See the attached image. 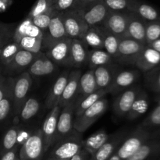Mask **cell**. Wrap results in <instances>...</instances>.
<instances>
[{"instance_id": "816d5d0a", "label": "cell", "mask_w": 160, "mask_h": 160, "mask_svg": "<svg viewBox=\"0 0 160 160\" xmlns=\"http://www.w3.org/2000/svg\"><path fill=\"white\" fill-rule=\"evenodd\" d=\"M89 156H90V155H89L84 148H82L79 152L77 153V154L75 155L74 156H73L70 160H87L88 159Z\"/></svg>"}, {"instance_id": "1f68e13d", "label": "cell", "mask_w": 160, "mask_h": 160, "mask_svg": "<svg viewBox=\"0 0 160 160\" xmlns=\"http://www.w3.org/2000/svg\"><path fill=\"white\" fill-rule=\"evenodd\" d=\"M160 152V141L150 139L143 144L133 156L126 160H147Z\"/></svg>"}, {"instance_id": "f907efd6", "label": "cell", "mask_w": 160, "mask_h": 160, "mask_svg": "<svg viewBox=\"0 0 160 160\" xmlns=\"http://www.w3.org/2000/svg\"><path fill=\"white\" fill-rule=\"evenodd\" d=\"M8 81H9V77L6 78V77L0 76V101L2 99L5 95L8 85Z\"/></svg>"}, {"instance_id": "7bdbcfd3", "label": "cell", "mask_w": 160, "mask_h": 160, "mask_svg": "<svg viewBox=\"0 0 160 160\" xmlns=\"http://www.w3.org/2000/svg\"><path fill=\"white\" fill-rule=\"evenodd\" d=\"M31 24H32V20H31V19L28 18V17H26L23 21L20 22L14 29L12 41L18 44L22 38L27 37L28 30H29L30 26Z\"/></svg>"}, {"instance_id": "3957f363", "label": "cell", "mask_w": 160, "mask_h": 160, "mask_svg": "<svg viewBox=\"0 0 160 160\" xmlns=\"http://www.w3.org/2000/svg\"><path fill=\"white\" fill-rule=\"evenodd\" d=\"M108 107V100L106 98H102L93 106L86 109L81 116L74 118L73 129L78 132L83 134L85 132L95 121L106 112Z\"/></svg>"}, {"instance_id": "d590c367", "label": "cell", "mask_w": 160, "mask_h": 160, "mask_svg": "<svg viewBox=\"0 0 160 160\" xmlns=\"http://www.w3.org/2000/svg\"><path fill=\"white\" fill-rule=\"evenodd\" d=\"M40 109V103L38 100L34 97H30L25 102L24 105L20 110L19 117L22 122H28L31 120Z\"/></svg>"}, {"instance_id": "ffe728a7", "label": "cell", "mask_w": 160, "mask_h": 160, "mask_svg": "<svg viewBox=\"0 0 160 160\" xmlns=\"http://www.w3.org/2000/svg\"><path fill=\"white\" fill-rule=\"evenodd\" d=\"M81 76V72L79 69H75L69 74L67 85L64 88L58 106L62 109L70 102L75 101L78 95V85Z\"/></svg>"}, {"instance_id": "4dcf8cb0", "label": "cell", "mask_w": 160, "mask_h": 160, "mask_svg": "<svg viewBox=\"0 0 160 160\" xmlns=\"http://www.w3.org/2000/svg\"><path fill=\"white\" fill-rule=\"evenodd\" d=\"M148 97L144 91H141L131 106V109L127 114V118L134 120L145 114L148 109Z\"/></svg>"}, {"instance_id": "b9f144b4", "label": "cell", "mask_w": 160, "mask_h": 160, "mask_svg": "<svg viewBox=\"0 0 160 160\" xmlns=\"http://www.w3.org/2000/svg\"><path fill=\"white\" fill-rule=\"evenodd\" d=\"M55 1L56 0H36L35 3L32 6L27 17L32 19L38 14L48 10L50 8L54 7L53 6H54Z\"/></svg>"}, {"instance_id": "52a82bcc", "label": "cell", "mask_w": 160, "mask_h": 160, "mask_svg": "<svg viewBox=\"0 0 160 160\" xmlns=\"http://www.w3.org/2000/svg\"><path fill=\"white\" fill-rule=\"evenodd\" d=\"M67 38V35L62 21V13L57 12L52 18L47 29L44 31L42 52H45L55 44Z\"/></svg>"}, {"instance_id": "5bb4252c", "label": "cell", "mask_w": 160, "mask_h": 160, "mask_svg": "<svg viewBox=\"0 0 160 160\" xmlns=\"http://www.w3.org/2000/svg\"><path fill=\"white\" fill-rule=\"evenodd\" d=\"M37 54H34L22 49L20 50L14 56L12 60L9 62V64L4 67L3 73L7 75L8 77H12V75H19L23 72L27 71Z\"/></svg>"}, {"instance_id": "83f0119b", "label": "cell", "mask_w": 160, "mask_h": 160, "mask_svg": "<svg viewBox=\"0 0 160 160\" xmlns=\"http://www.w3.org/2000/svg\"><path fill=\"white\" fill-rule=\"evenodd\" d=\"M109 138V135L106 130L102 129L92 134L86 140L83 141V148L92 156L96 151H98Z\"/></svg>"}, {"instance_id": "836d02e7", "label": "cell", "mask_w": 160, "mask_h": 160, "mask_svg": "<svg viewBox=\"0 0 160 160\" xmlns=\"http://www.w3.org/2000/svg\"><path fill=\"white\" fill-rule=\"evenodd\" d=\"M103 41H104V48L103 49L112 56L115 62L118 59V48L120 38L109 31L102 28Z\"/></svg>"}, {"instance_id": "8d00e7d4", "label": "cell", "mask_w": 160, "mask_h": 160, "mask_svg": "<svg viewBox=\"0 0 160 160\" xmlns=\"http://www.w3.org/2000/svg\"><path fill=\"white\" fill-rule=\"evenodd\" d=\"M21 50L19 44L16 43L13 41L9 42L2 48L1 56H0V62L3 67H6L9 62L12 60L14 56L17 52Z\"/></svg>"}, {"instance_id": "f546056e", "label": "cell", "mask_w": 160, "mask_h": 160, "mask_svg": "<svg viewBox=\"0 0 160 160\" xmlns=\"http://www.w3.org/2000/svg\"><path fill=\"white\" fill-rule=\"evenodd\" d=\"M107 94H109V92L106 90H97L94 93L91 94L81 99L75 100L74 118L81 116L86 109L93 106L96 102L101 99L102 98H104Z\"/></svg>"}, {"instance_id": "f35d334b", "label": "cell", "mask_w": 160, "mask_h": 160, "mask_svg": "<svg viewBox=\"0 0 160 160\" xmlns=\"http://www.w3.org/2000/svg\"><path fill=\"white\" fill-rule=\"evenodd\" d=\"M145 81L148 88L156 93H160V63L145 73Z\"/></svg>"}, {"instance_id": "8fae6325", "label": "cell", "mask_w": 160, "mask_h": 160, "mask_svg": "<svg viewBox=\"0 0 160 160\" xmlns=\"http://www.w3.org/2000/svg\"><path fill=\"white\" fill-rule=\"evenodd\" d=\"M128 12L109 10V14L101 27L120 39L124 38L128 25Z\"/></svg>"}, {"instance_id": "91938a15", "label": "cell", "mask_w": 160, "mask_h": 160, "mask_svg": "<svg viewBox=\"0 0 160 160\" xmlns=\"http://www.w3.org/2000/svg\"></svg>"}, {"instance_id": "680465c9", "label": "cell", "mask_w": 160, "mask_h": 160, "mask_svg": "<svg viewBox=\"0 0 160 160\" xmlns=\"http://www.w3.org/2000/svg\"><path fill=\"white\" fill-rule=\"evenodd\" d=\"M1 49L2 48H0V56H1Z\"/></svg>"}, {"instance_id": "2e32d148", "label": "cell", "mask_w": 160, "mask_h": 160, "mask_svg": "<svg viewBox=\"0 0 160 160\" xmlns=\"http://www.w3.org/2000/svg\"><path fill=\"white\" fill-rule=\"evenodd\" d=\"M140 77L138 70H119L115 76L112 84L108 92L109 93L117 94L132 87Z\"/></svg>"}, {"instance_id": "60d3db41", "label": "cell", "mask_w": 160, "mask_h": 160, "mask_svg": "<svg viewBox=\"0 0 160 160\" xmlns=\"http://www.w3.org/2000/svg\"><path fill=\"white\" fill-rule=\"evenodd\" d=\"M160 38V20L146 22L145 24V40L146 45Z\"/></svg>"}, {"instance_id": "ab89813d", "label": "cell", "mask_w": 160, "mask_h": 160, "mask_svg": "<svg viewBox=\"0 0 160 160\" xmlns=\"http://www.w3.org/2000/svg\"><path fill=\"white\" fill-rule=\"evenodd\" d=\"M56 12H57V11L55 9L54 7L50 8L48 10L45 11L42 13L38 14L34 18L31 19L33 24L42 30V31H45L49 25L52 18Z\"/></svg>"}, {"instance_id": "f6af8a7d", "label": "cell", "mask_w": 160, "mask_h": 160, "mask_svg": "<svg viewBox=\"0 0 160 160\" xmlns=\"http://www.w3.org/2000/svg\"><path fill=\"white\" fill-rule=\"evenodd\" d=\"M54 8L57 12H64L75 9H81L84 7L78 0H56Z\"/></svg>"}, {"instance_id": "603a6c76", "label": "cell", "mask_w": 160, "mask_h": 160, "mask_svg": "<svg viewBox=\"0 0 160 160\" xmlns=\"http://www.w3.org/2000/svg\"><path fill=\"white\" fill-rule=\"evenodd\" d=\"M125 138L126 134L124 133L114 134L112 137L109 136L107 142L98 151L91 156L90 160H108L115 153Z\"/></svg>"}, {"instance_id": "e575fe53", "label": "cell", "mask_w": 160, "mask_h": 160, "mask_svg": "<svg viewBox=\"0 0 160 160\" xmlns=\"http://www.w3.org/2000/svg\"><path fill=\"white\" fill-rule=\"evenodd\" d=\"M20 131V128L17 125L11 127L3 136L2 141L0 148V155L2 156L6 152L9 151L17 145L18 134Z\"/></svg>"}, {"instance_id": "5b68a950", "label": "cell", "mask_w": 160, "mask_h": 160, "mask_svg": "<svg viewBox=\"0 0 160 160\" xmlns=\"http://www.w3.org/2000/svg\"><path fill=\"white\" fill-rule=\"evenodd\" d=\"M62 21L67 38L70 39H81L89 28L84 21L81 9L62 12Z\"/></svg>"}, {"instance_id": "7a4b0ae2", "label": "cell", "mask_w": 160, "mask_h": 160, "mask_svg": "<svg viewBox=\"0 0 160 160\" xmlns=\"http://www.w3.org/2000/svg\"><path fill=\"white\" fill-rule=\"evenodd\" d=\"M153 138L152 134L146 128L140 126L125 138L114 155L120 160H126L134 154L145 142Z\"/></svg>"}, {"instance_id": "db71d44e", "label": "cell", "mask_w": 160, "mask_h": 160, "mask_svg": "<svg viewBox=\"0 0 160 160\" xmlns=\"http://www.w3.org/2000/svg\"><path fill=\"white\" fill-rule=\"evenodd\" d=\"M78 1H79L82 5L85 6V5L89 4V3H92V2H95L98 1V0H78Z\"/></svg>"}, {"instance_id": "d6986e66", "label": "cell", "mask_w": 160, "mask_h": 160, "mask_svg": "<svg viewBox=\"0 0 160 160\" xmlns=\"http://www.w3.org/2000/svg\"><path fill=\"white\" fill-rule=\"evenodd\" d=\"M119 70H120V68L115 62L95 68L94 73L98 90H106L108 92Z\"/></svg>"}, {"instance_id": "7402d4cb", "label": "cell", "mask_w": 160, "mask_h": 160, "mask_svg": "<svg viewBox=\"0 0 160 160\" xmlns=\"http://www.w3.org/2000/svg\"><path fill=\"white\" fill-rule=\"evenodd\" d=\"M88 48L81 39H71L70 52V66L79 69L88 62Z\"/></svg>"}, {"instance_id": "c3c4849f", "label": "cell", "mask_w": 160, "mask_h": 160, "mask_svg": "<svg viewBox=\"0 0 160 160\" xmlns=\"http://www.w3.org/2000/svg\"><path fill=\"white\" fill-rule=\"evenodd\" d=\"M20 146H19L17 144L13 148H12L9 151L6 152V153L2 156L0 160H16L17 158L19 157V151H20Z\"/></svg>"}, {"instance_id": "7c38bea8", "label": "cell", "mask_w": 160, "mask_h": 160, "mask_svg": "<svg viewBox=\"0 0 160 160\" xmlns=\"http://www.w3.org/2000/svg\"><path fill=\"white\" fill-rule=\"evenodd\" d=\"M58 66L55 64L49 58L46 56L45 52H40L28 67L27 72L30 74L31 78H42L48 76L54 73Z\"/></svg>"}, {"instance_id": "6f0895ef", "label": "cell", "mask_w": 160, "mask_h": 160, "mask_svg": "<svg viewBox=\"0 0 160 160\" xmlns=\"http://www.w3.org/2000/svg\"><path fill=\"white\" fill-rule=\"evenodd\" d=\"M16 160H21V159H20V158H19V157H18V158H17V159H16Z\"/></svg>"}, {"instance_id": "9c48e42d", "label": "cell", "mask_w": 160, "mask_h": 160, "mask_svg": "<svg viewBox=\"0 0 160 160\" xmlns=\"http://www.w3.org/2000/svg\"><path fill=\"white\" fill-rule=\"evenodd\" d=\"M109 12V9L103 0L89 3L81 8L82 17L89 28L102 26Z\"/></svg>"}, {"instance_id": "9f6ffc18", "label": "cell", "mask_w": 160, "mask_h": 160, "mask_svg": "<svg viewBox=\"0 0 160 160\" xmlns=\"http://www.w3.org/2000/svg\"><path fill=\"white\" fill-rule=\"evenodd\" d=\"M158 106H160V98L159 99V101H158Z\"/></svg>"}, {"instance_id": "484cf974", "label": "cell", "mask_w": 160, "mask_h": 160, "mask_svg": "<svg viewBox=\"0 0 160 160\" xmlns=\"http://www.w3.org/2000/svg\"><path fill=\"white\" fill-rule=\"evenodd\" d=\"M98 90L95 78L94 70L89 69L88 71L81 74L78 85V95L75 100H79Z\"/></svg>"}, {"instance_id": "f5cc1de1", "label": "cell", "mask_w": 160, "mask_h": 160, "mask_svg": "<svg viewBox=\"0 0 160 160\" xmlns=\"http://www.w3.org/2000/svg\"><path fill=\"white\" fill-rule=\"evenodd\" d=\"M148 45V46L151 47L152 48H153V49L156 50V51H157L158 52L160 53V38L151 42V43L148 44V45Z\"/></svg>"}, {"instance_id": "8992f818", "label": "cell", "mask_w": 160, "mask_h": 160, "mask_svg": "<svg viewBox=\"0 0 160 160\" xmlns=\"http://www.w3.org/2000/svg\"><path fill=\"white\" fill-rule=\"evenodd\" d=\"M32 85V78L27 71L23 72L14 78L13 84V109L12 114L17 117L22 107L28 98V94Z\"/></svg>"}, {"instance_id": "9a60e30c", "label": "cell", "mask_w": 160, "mask_h": 160, "mask_svg": "<svg viewBox=\"0 0 160 160\" xmlns=\"http://www.w3.org/2000/svg\"><path fill=\"white\" fill-rule=\"evenodd\" d=\"M141 91L142 89L138 86H132L121 92L114 100L112 105L114 113L119 117H126Z\"/></svg>"}, {"instance_id": "ee69618b", "label": "cell", "mask_w": 160, "mask_h": 160, "mask_svg": "<svg viewBox=\"0 0 160 160\" xmlns=\"http://www.w3.org/2000/svg\"><path fill=\"white\" fill-rule=\"evenodd\" d=\"M133 0H103L110 11L114 12H129Z\"/></svg>"}, {"instance_id": "11a10c76", "label": "cell", "mask_w": 160, "mask_h": 160, "mask_svg": "<svg viewBox=\"0 0 160 160\" xmlns=\"http://www.w3.org/2000/svg\"><path fill=\"white\" fill-rule=\"evenodd\" d=\"M108 160H120V159H118V158H117V156H115V155H112V156H111V157L110 158H109V159H108Z\"/></svg>"}, {"instance_id": "f1b7e54d", "label": "cell", "mask_w": 160, "mask_h": 160, "mask_svg": "<svg viewBox=\"0 0 160 160\" xmlns=\"http://www.w3.org/2000/svg\"><path fill=\"white\" fill-rule=\"evenodd\" d=\"M81 40L87 45L88 48L90 47L91 49L104 48L102 28L101 26L89 28Z\"/></svg>"}, {"instance_id": "681fc988", "label": "cell", "mask_w": 160, "mask_h": 160, "mask_svg": "<svg viewBox=\"0 0 160 160\" xmlns=\"http://www.w3.org/2000/svg\"><path fill=\"white\" fill-rule=\"evenodd\" d=\"M32 132L26 129H22L20 128V131L18 134V138H17V145L21 147L25 142L28 140L31 135Z\"/></svg>"}, {"instance_id": "ac0fdd59", "label": "cell", "mask_w": 160, "mask_h": 160, "mask_svg": "<svg viewBox=\"0 0 160 160\" xmlns=\"http://www.w3.org/2000/svg\"><path fill=\"white\" fill-rule=\"evenodd\" d=\"M145 24L146 22L131 12H128V25L124 38L136 41L146 45L145 40Z\"/></svg>"}, {"instance_id": "30bf717a", "label": "cell", "mask_w": 160, "mask_h": 160, "mask_svg": "<svg viewBox=\"0 0 160 160\" xmlns=\"http://www.w3.org/2000/svg\"><path fill=\"white\" fill-rule=\"evenodd\" d=\"M145 46V45H142L132 39H120L117 62L124 65H134V62Z\"/></svg>"}, {"instance_id": "277c9868", "label": "cell", "mask_w": 160, "mask_h": 160, "mask_svg": "<svg viewBox=\"0 0 160 160\" xmlns=\"http://www.w3.org/2000/svg\"><path fill=\"white\" fill-rule=\"evenodd\" d=\"M45 152L42 129H37L20 147L19 158L21 160H42Z\"/></svg>"}, {"instance_id": "d6a6232c", "label": "cell", "mask_w": 160, "mask_h": 160, "mask_svg": "<svg viewBox=\"0 0 160 160\" xmlns=\"http://www.w3.org/2000/svg\"><path fill=\"white\" fill-rule=\"evenodd\" d=\"M114 62L112 56L104 49H91L88 51L87 64L90 70H95L97 67L113 63Z\"/></svg>"}, {"instance_id": "d4e9b609", "label": "cell", "mask_w": 160, "mask_h": 160, "mask_svg": "<svg viewBox=\"0 0 160 160\" xmlns=\"http://www.w3.org/2000/svg\"><path fill=\"white\" fill-rule=\"evenodd\" d=\"M129 12L134 13L145 22L160 20V13L156 8L139 0H133Z\"/></svg>"}, {"instance_id": "4fadbf2b", "label": "cell", "mask_w": 160, "mask_h": 160, "mask_svg": "<svg viewBox=\"0 0 160 160\" xmlns=\"http://www.w3.org/2000/svg\"><path fill=\"white\" fill-rule=\"evenodd\" d=\"M70 43H71V39L67 38L48 48L47 51L45 52V54L57 66L70 67Z\"/></svg>"}, {"instance_id": "e0dca14e", "label": "cell", "mask_w": 160, "mask_h": 160, "mask_svg": "<svg viewBox=\"0 0 160 160\" xmlns=\"http://www.w3.org/2000/svg\"><path fill=\"white\" fill-rule=\"evenodd\" d=\"M60 111L61 108L59 106H55L52 109H50L45 121H44L42 128H41L42 134H43L45 149L46 152L52 145H54L58 117H59Z\"/></svg>"}, {"instance_id": "ba28073f", "label": "cell", "mask_w": 160, "mask_h": 160, "mask_svg": "<svg viewBox=\"0 0 160 160\" xmlns=\"http://www.w3.org/2000/svg\"><path fill=\"white\" fill-rule=\"evenodd\" d=\"M75 103L74 101L70 102L61 109L58 117L57 128L55 136L54 145L65 138L68 137L73 131Z\"/></svg>"}, {"instance_id": "7dc6e473", "label": "cell", "mask_w": 160, "mask_h": 160, "mask_svg": "<svg viewBox=\"0 0 160 160\" xmlns=\"http://www.w3.org/2000/svg\"><path fill=\"white\" fill-rule=\"evenodd\" d=\"M13 31L10 29L9 25L0 23V48L12 42Z\"/></svg>"}, {"instance_id": "6da1fadb", "label": "cell", "mask_w": 160, "mask_h": 160, "mask_svg": "<svg viewBox=\"0 0 160 160\" xmlns=\"http://www.w3.org/2000/svg\"><path fill=\"white\" fill-rule=\"evenodd\" d=\"M82 134L73 130L62 140L55 144L48 160H70L83 148Z\"/></svg>"}, {"instance_id": "44dd1931", "label": "cell", "mask_w": 160, "mask_h": 160, "mask_svg": "<svg viewBox=\"0 0 160 160\" xmlns=\"http://www.w3.org/2000/svg\"><path fill=\"white\" fill-rule=\"evenodd\" d=\"M159 63L160 53L146 45L139 54L134 66L139 71L145 73L157 67Z\"/></svg>"}, {"instance_id": "4316f807", "label": "cell", "mask_w": 160, "mask_h": 160, "mask_svg": "<svg viewBox=\"0 0 160 160\" xmlns=\"http://www.w3.org/2000/svg\"><path fill=\"white\" fill-rule=\"evenodd\" d=\"M13 84L14 78L9 77V81L8 85L6 88V92L3 96L2 99L0 101V123L8 118L11 113H12V109H13Z\"/></svg>"}, {"instance_id": "74e56055", "label": "cell", "mask_w": 160, "mask_h": 160, "mask_svg": "<svg viewBox=\"0 0 160 160\" xmlns=\"http://www.w3.org/2000/svg\"><path fill=\"white\" fill-rule=\"evenodd\" d=\"M42 38L25 37L22 38L18 44L22 50L37 54L42 52Z\"/></svg>"}, {"instance_id": "cb8c5ba5", "label": "cell", "mask_w": 160, "mask_h": 160, "mask_svg": "<svg viewBox=\"0 0 160 160\" xmlns=\"http://www.w3.org/2000/svg\"><path fill=\"white\" fill-rule=\"evenodd\" d=\"M69 74H70V73L68 71L62 72L59 75V78L56 79V82L53 84L52 87L50 89L49 92L47 95L46 99H45V106L48 110L59 105L61 95L63 92L64 88L67 85V81H68Z\"/></svg>"}, {"instance_id": "bcb514c9", "label": "cell", "mask_w": 160, "mask_h": 160, "mask_svg": "<svg viewBox=\"0 0 160 160\" xmlns=\"http://www.w3.org/2000/svg\"><path fill=\"white\" fill-rule=\"evenodd\" d=\"M142 126L146 128L160 126V106L153 109L152 112L145 119Z\"/></svg>"}]
</instances>
